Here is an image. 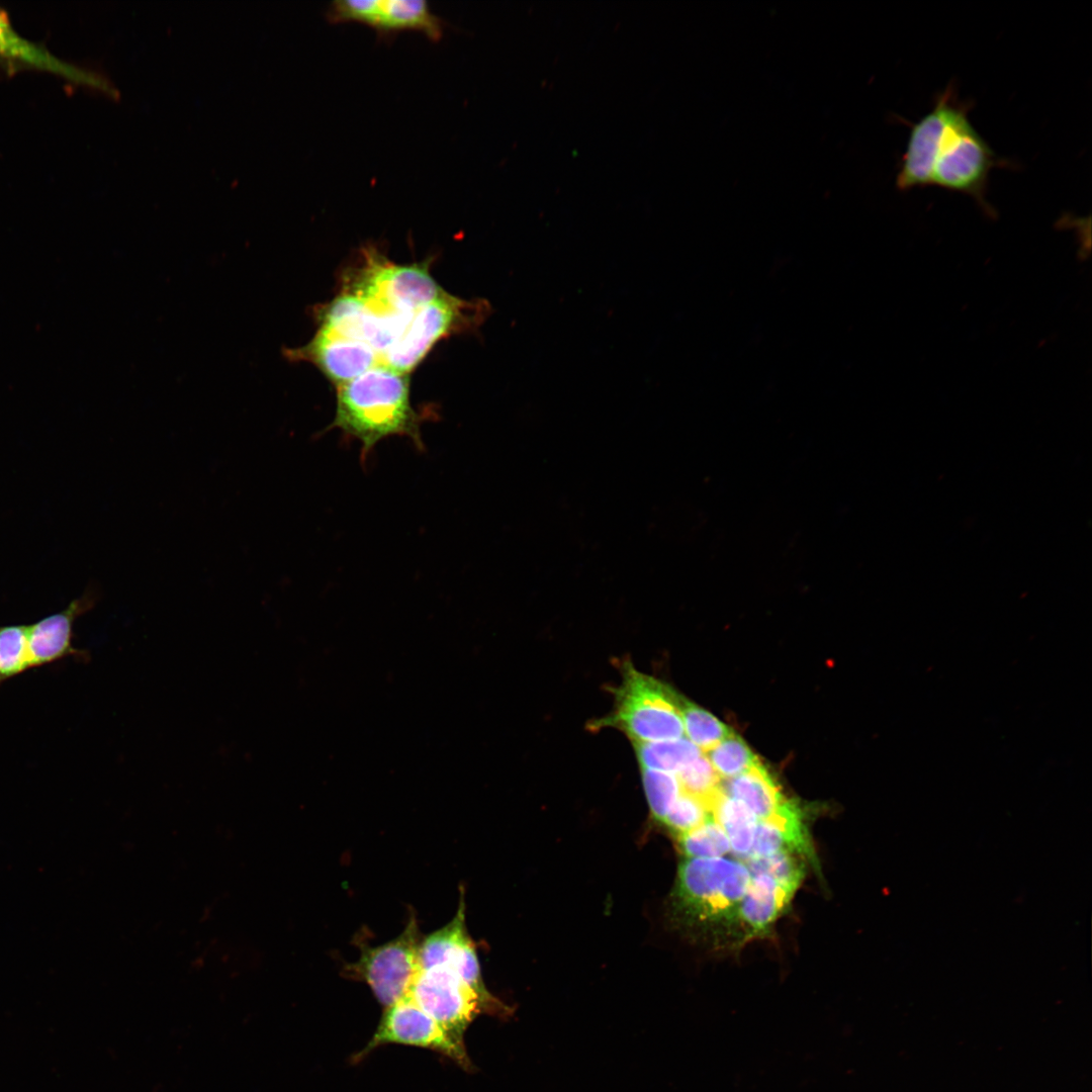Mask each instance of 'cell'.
<instances>
[{
    "label": "cell",
    "instance_id": "1",
    "mask_svg": "<svg viewBox=\"0 0 1092 1092\" xmlns=\"http://www.w3.org/2000/svg\"><path fill=\"white\" fill-rule=\"evenodd\" d=\"M336 414L330 429L359 441L362 461L379 442L392 436L406 437L416 448L424 450V418L411 402L407 374L376 365L336 386Z\"/></svg>",
    "mask_w": 1092,
    "mask_h": 1092
},
{
    "label": "cell",
    "instance_id": "2",
    "mask_svg": "<svg viewBox=\"0 0 1092 1092\" xmlns=\"http://www.w3.org/2000/svg\"><path fill=\"white\" fill-rule=\"evenodd\" d=\"M615 690L614 710L596 727H615L634 742H657L684 737L679 713L682 699L664 682L638 671L630 662Z\"/></svg>",
    "mask_w": 1092,
    "mask_h": 1092
},
{
    "label": "cell",
    "instance_id": "3",
    "mask_svg": "<svg viewBox=\"0 0 1092 1092\" xmlns=\"http://www.w3.org/2000/svg\"><path fill=\"white\" fill-rule=\"evenodd\" d=\"M968 111L969 105L961 101L953 108L938 141L930 185L968 194L994 216L985 197L987 181L991 169L1002 166V161L972 125Z\"/></svg>",
    "mask_w": 1092,
    "mask_h": 1092
},
{
    "label": "cell",
    "instance_id": "4",
    "mask_svg": "<svg viewBox=\"0 0 1092 1092\" xmlns=\"http://www.w3.org/2000/svg\"><path fill=\"white\" fill-rule=\"evenodd\" d=\"M369 251L343 290L358 297L372 313H411L445 292L430 274L428 262L396 265Z\"/></svg>",
    "mask_w": 1092,
    "mask_h": 1092
},
{
    "label": "cell",
    "instance_id": "5",
    "mask_svg": "<svg viewBox=\"0 0 1092 1092\" xmlns=\"http://www.w3.org/2000/svg\"><path fill=\"white\" fill-rule=\"evenodd\" d=\"M490 312L486 300H464L444 292L417 309L398 341L382 356L380 365L408 374L442 339L476 330Z\"/></svg>",
    "mask_w": 1092,
    "mask_h": 1092
},
{
    "label": "cell",
    "instance_id": "6",
    "mask_svg": "<svg viewBox=\"0 0 1092 1092\" xmlns=\"http://www.w3.org/2000/svg\"><path fill=\"white\" fill-rule=\"evenodd\" d=\"M751 874L743 862L725 857H686L677 880L679 903L701 919L732 914L746 893Z\"/></svg>",
    "mask_w": 1092,
    "mask_h": 1092
},
{
    "label": "cell",
    "instance_id": "7",
    "mask_svg": "<svg viewBox=\"0 0 1092 1092\" xmlns=\"http://www.w3.org/2000/svg\"><path fill=\"white\" fill-rule=\"evenodd\" d=\"M417 920L412 916L403 931L377 946L362 947L359 959L345 967L347 977L362 981L385 1008L405 997L419 970L421 943Z\"/></svg>",
    "mask_w": 1092,
    "mask_h": 1092
},
{
    "label": "cell",
    "instance_id": "8",
    "mask_svg": "<svg viewBox=\"0 0 1092 1092\" xmlns=\"http://www.w3.org/2000/svg\"><path fill=\"white\" fill-rule=\"evenodd\" d=\"M411 998L458 1043L480 1012L479 995L454 971L444 966L420 969L410 988Z\"/></svg>",
    "mask_w": 1092,
    "mask_h": 1092
},
{
    "label": "cell",
    "instance_id": "9",
    "mask_svg": "<svg viewBox=\"0 0 1092 1092\" xmlns=\"http://www.w3.org/2000/svg\"><path fill=\"white\" fill-rule=\"evenodd\" d=\"M389 1043L429 1049L465 1070L472 1069L465 1045L453 1039L408 994L385 1008L371 1039L352 1060L357 1063L376 1048Z\"/></svg>",
    "mask_w": 1092,
    "mask_h": 1092
},
{
    "label": "cell",
    "instance_id": "10",
    "mask_svg": "<svg viewBox=\"0 0 1092 1092\" xmlns=\"http://www.w3.org/2000/svg\"><path fill=\"white\" fill-rule=\"evenodd\" d=\"M454 918L421 940L420 969L444 966L457 973L481 998L486 1012L504 1016L509 1008L496 1000L482 981L475 946L465 926L463 897Z\"/></svg>",
    "mask_w": 1092,
    "mask_h": 1092
},
{
    "label": "cell",
    "instance_id": "11",
    "mask_svg": "<svg viewBox=\"0 0 1092 1092\" xmlns=\"http://www.w3.org/2000/svg\"><path fill=\"white\" fill-rule=\"evenodd\" d=\"M326 15L334 23L362 22L387 36L414 29L438 40L445 26L425 0H337L330 4Z\"/></svg>",
    "mask_w": 1092,
    "mask_h": 1092
},
{
    "label": "cell",
    "instance_id": "12",
    "mask_svg": "<svg viewBox=\"0 0 1092 1092\" xmlns=\"http://www.w3.org/2000/svg\"><path fill=\"white\" fill-rule=\"evenodd\" d=\"M954 89L949 84L936 98L933 108L913 124L896 179L900 190L930 185L938 141L960 101Z\"/></svg>",
    "mask_w": 1092,
    "mask_h": 1092
},
{
    "label": "cell",
    "instance_id": "13",
    "mask_svg": "<svg viewBox=\"0 0 1092 1092\" xmlns=\"http://www.w3.org/2000/svg\"><path fill=\"white\" fill-rule=\"evenodd\" d=\"M290 356L313 363L335 386L379 365L376 352L367 343L323 327L306 346L293 350Z\"/></svg>",
    "mask_w": 1092,
    "mask_h": 1092
},
{
    "label": "cell",
    "instance_id": "14",
    "mask_svg": "<svg viewBox=\"0 0 1092 1092\" xmlns=\"http://www.w3.org/2000/svg\"><path fill=\"white\" fill-rule=\"evenodd\" d=\"M0 59L65 78L73 83L99 90L118 98L117 87L103 75L67 63L44 48L21 36L0 9Z\"/></svg>",
    "mask_w": 1092,
    "mask_h": 1092
},
{
    "label": "cell",
    "instance_id": "15",
    "mask_svg": "<svg viewBox=\"0 0 1092 1092\" xmlns=\"http://www.w3.org/2000/svg\"><path fill=\"white\" fill-rule=\"evenodd\" d=\"M796 850H808V840L799 809L787 801L774 815L757 822L753 844L746 859Z\"/></svg>",
    "mask_w": 1092,
    "mask_h": 1092
},
{
    "label": "cell",
    "instance_id": "16",
    "mask_svg": "<svg viewBox=\"0 0 1092 1092\" xmlns=\"http://www.w3.org/2000/svg\"><path fill=\"white\" fill-rule=\"evenodd\" d=\"M721 789L742 803L758 821L774 815L787 802L761 762L737 777L724 780Z\"/></svg>",
    "mask_w": 1092,
    "mask_h": 1092
},
{
    "label": "cell",
    "instance_id": "17",
    "mask_svg": "<svg viewBox=\"0 0 1092 1092\" xmlns=\"http://www.w3.org/2000/svg\"><path fill=\"white\" fill-rule=\"evenodd\" d=\"M793 892L765 874H751L745 895L737 914L752 931L764 930L782 912Z\"/></svg>",
    "mask_w": 1092,
    "mask_h": 1092
},
{
    "label": "cell",
    "instance_id": "18",
    "mask_svg": "<svg viewBox=\"0 0 1092 1092\" xmlns=\"http://www.w3.org/2000/svg\"><path fill=\"white\" fill-rule=\"evenodd\" d=\"M40 666L31 624L0 626V686Z\"/></svg>",
    "mask_w": 1092,
    "mask_h": 1092
},
{
    "label": "cell",
    "instance_id": "19",
    "mask_svg": "<svg viewBox=\"0 0 1092 1092\" xmlns=\"http://www.w3.org/2000/svg\"><path fill=\"white\" fill-rule=\"evenodd\" d=\"M712 814L728 836L731 851L747 858L753 844L758 820L739 801L727 796L722 789L712 804Z\"/></svg>",
    "mask_w": 1092,
    "mask_h": 1092
},
{
    "label": "cell",
    "instance_id": "20",
    "mask_svg": "<svg viewBox=\"0 0 1092 1092\" xmlns=\"http://www.w3.org/2000/svg\"><path fill=\"white\" fill-rule=\"evenodd\" d=\"M640 768L676 775L702 754L687 737L657 742H634Z\"/></svg>",
    "mask_w": 1092,
    "mask_h": 1092
},
{
    "label": "cell",
    "instance_id": "21",
    "mask_svg": "<svg viewBox=\"0 0 1092 1092\" xmlns=\"http://www.w3.org/2000/svg\"><path fill=\"white\" fill-rule=\"evenodd\" d=\"M679 713L687 738L702 752L710 750L733 733L714 715L684 697L679 704Z\"/></svg>",
    "mask_w": 1092,
    "mask_h": 1092
},
{
    "label": "cell",
    "instance_id": "22",
    "mask_svg": "<svg viewBox=\"0 0 1092 1092\" xmlns=\"http://www.w3.org/2000/svg\"><path fill=\"white\" fill-rule=\"evenodd\" d=\"M678 839L686 857H724L731 851L728 836L713 814L698 827L678 835Z\"/></svg>",
    "mask_w": 1092,
    "mask_h": 1092
},
{
    "label": "cell",
    "instance_id": "23",
    "mask_svg": "<svg viewBox=\"0 0 1092 1092\" xmlns=\"http://www.w3.org/2000/svg\"><path fill=\"white\" fill-rule=\"evenodd\" d=\"M706 756L724 780L737 777L760 762L745 741L734 732L706 751Z\"/></svg>",
    "mask_w": 1092,
    "mask_h": 1092
},
{
    "label": "cell",
    "instance_id": "24",
    "mask_svg": "<svg viewBox=\"0 0 1092 1092\" xmlns=\"http://www.w3.org/2000/svg\"><path fill=\"white\" fill-rule=\"evenodd\" d=\"M676 777L681 792L705 801L712 811V804L721 790V778L708 757L703 753L680 769Z\"/></svg>",
    "mask_w": 1092,
    "mask_h": 1092
},
{
    "label": "cell",
    "instance_id": "25",
    "mask_svg": "<svg viewBox=\"0 0 1092 1092\" xmlns=\"http://www.w3.org/2000/svg\"><path fill=\"white\" fill-rule=\"evenodd\" d=\"M641 777L650 811L656 820L663 822L681 794L679 781L674 774L647 768H641Z\"/></svg>",
    "mask_w": 1092,
    "mask_h": 1092
},
{
    "label": "cell",
    "instance_id": "26",
    "mask_svg": "<svg viewBox=\"0 0 1092 1092\" xmlns=\"http://www.w3.org/2000/svg\"><path fill=\"white\" fill-rule=\"evenodd\" d=\"M750 874H765L791 892L798 888L802 871L792 852L783 851L769 856L747 860Z\"/></svg>",
    "mask_w": 1092,
    "mask_h": 1092
},
{
    "label": "cell",
    "instance_id": "27",
    "mask_svg": "<svg viewBox=\"0 0 1092 1092\" xmlns=\"http://www.w3.org/2000/svg\"><path fill=\"white\" fill-rule=\"evenodd\" d=\"M711 816V808L705 801L681 792L663 823L680 835L698 827Z\"/></svg>",
    "mask_w": 1092,
    "mask_h": 1092
}]
</instances>
